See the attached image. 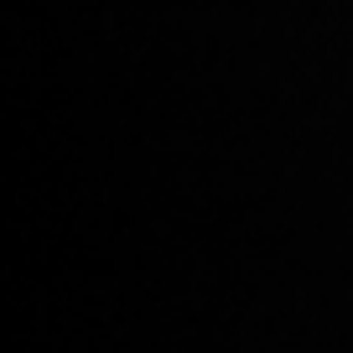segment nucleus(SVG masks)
Instances as JSON below:
<instances>
[]
</instances>
